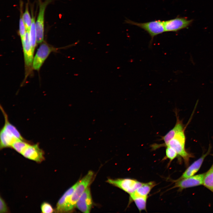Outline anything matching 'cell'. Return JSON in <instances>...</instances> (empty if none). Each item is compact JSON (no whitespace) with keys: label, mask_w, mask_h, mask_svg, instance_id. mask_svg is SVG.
I'll return each mask as SVG.
<instances>
[{"label":"cell","mask_w":213,"mask_h":213,"mask_svg":"<svg viewBox=\"0 0 213 213\" xmlns=\"http://www.w3.org/2000/svg\"><path fill=\"white\" fill-rule=\"evenodd\" d=\"M0 108L5 121L4 125L0 132V147L1 149L11 147L16 141L24 139L16 128L10 122L7 115L1 105Z\"/></svg>","instance_id":"cell-1"},{"label":"cell","mask_w":213,"mask_h":213,"mask_svg":"<svg viewBox=\"0 0 213 213\" xmlns=\"http://www.w3.org/2000/svg\"><path fill=\"white\" fill-rule=\"evenodd\" d=\"M93 175V172L90 170L79 181L65 206L64 212L71 211L75 208L79 198L86 188L89 186Z\"/></svg>","instance_id":"cell-2"},{"label":"cell","mask_w":213,"mask_h":213,"mask_svg":"<svg viewBox=\"0 0 213 213\" xmlns=\"http://www.w3.org/2000/svg\"><path fill=\"white\" fill-rule=\"evenodd\" d=\"M185 129L176 133L166 146H169L174 149L178 154L183 159L185 165L187 166L190 158L193 156L185 149Z\"/></svg>","instance_id":"cell-3"},{"label":"cell","mask_w":213,"mask_h":213,"mask_svg":"<svg viewBox=\"0 0 213 213\" xmlns=\"http://www.w3.org/2000/svg\"><path fill=\"white\" fill-rule=\"evenodd\" d=\"M125 22L126 23L137 26L143 29L151 36L152 41L155 36L165 32L164 21L159 20L144 23H139L127 19L125 20Z\"/></svg>","instance_id":"cell-4"},{"label":"cell","mask_w":213,"mask_h":213,"mask_svg":"<svg viewBox=\"0 0 213 213\" xmlns=\"http://www.w3.org/2000/svg\"><path fill=\"white\" fill-rule=\"evenodd\" d=\"M106 182L117 187L129 195L134 192L143 183L136 180L130 178H109Z\"/></svg>","instance_id":"cell-5"},{"label":"cell","mask_w":213,"mask_h":213,"mask_svg":"<svg viewBox=\"0 0 213 213\" xmlns=\"http://www.w3.org/2000/svg\"><path fill=\"white\" fill-rule=\"evenodd\" d=\"M52 1V0H45L39 4V12L35 23L37 43H42L44 39L45 11L47 6Z\"/></svg>","instance_id":"cell-6"},{"label":"cell","mask_w":213,"mask_h":213,"mask_svg":"<svg viewBox=\"0 0 213 213\" xmlns=\"http://www.w3.org/2000/svg\"><path fill=\"white\" fill-rule=\"evenodd\" d=\"M56 50L46 43H42L37 51L33 62V68L38 70L50 53Z\"/></svg>","instance_id":"cell-7"},{"label":"cell","mask_w":213,"mask_h":213,"mask_svg":"<svg viewBox=\"0 0 213 213\" xmlns=\"http://www.w3.org/2000/svg\"><path fill=\"white\" fill-rule=\"evenodd\" d=\"M205 173H203L180 180L175 181L172 188H178L180 191L186 188L203 185Z\"/></svg>","instance_id":"cell-8"},{"label":"cell","mask_w":213,"mask_h":213,"mask_svg":"<svg viewBox=\"0 0 213 213\" xmlns=\"http://www.w3.org/2000/svg\"><path fill=\"white\" fill-rule=\"evenodd\" d=\"M193 22L192 20H188L185 17H177L176 18L164 21L165 32L178 31L187 28Z\"/></svg>","instance_id":"cell-9"},{"label":"cell","mask_w":213,"mask_h":213,"mask_svg":"<svg viewBox=\"0 0 213 213\" xmlns=\"http://www.w3.org/2000/svg\"><path fill=\"white\" fill-rule=\"evenodd\" d=\"M21 154L26 158L38 162H41L44 159L43 152L38 144L29 143Z\"/></svg>","instance_id":"cell-10"},{"label":"cell","mask_w":213,"mask_h":213,"mask_svg":"<svg viewBox=\"0 0 213 213\" xmlns=\"http://www.w3.org/2000/svg\"><path fill=\"white\" fill-rule=\"evenodd\" d=\"M92 204V199L88 186L79 198L76 203V206L81 212L88 213L90 212Z\"/></svg>","instance_id":"cell-11"},{"label":"cell","mask_w":213,"mask_h":213,"mask_svg":"<svg viewBox=\"0 0 213 213\" xmlns=\"http://www.w3.org/2000/svg\"><path fill=\"white\" fill-rule=\"evenodd\" d=\"M22 43L25 67L26 70H28L32 66L34 53L30 44L29 31L26 30L25 39Z\"/></svg>","instance_id":"cell-12"},{"label":"cell","mask_w":213,"mask_h":213,"mask_svg":"<svg viewBox=\"0 0 213 213\" xmlns=\"http://www.w3.org/2000/svg\"><path fill=\"white\" fill-rule=\"evenodd\" d=\"M211 149V146L209 145L208 150L206 153L203 154L189 166L178 180L184 179L194 175L200 169L205 158L209 154Z\"/></svg>","instance_id":"cell-13"},{"label":"cell","mask_w":213,"mask_h":213,"mask_svg":"<svg viewBox=\"0 0 213 213\" xmlns=\"http://www.w3.org/2000/svg\"><path fill=\"white\" fill-rule=\"evenodd\" d=\"M177 120L174 127L170 130L165 135L162 137L161 140H163L164 143L163 144L159 145L162 146H166L169 141L172 139L176 133L185 129L183 121L179 119L177 113L176 112Z\"/></svg>","instance_id":"cell-14"},{"label":"cell","mask_w":213,"mask_h":213,"mask_svg":"<svg viewBox=\"0 0 213 213\" xmlns=\"http://www.w3.org/2000/svg\"><path fill=\"white\" fill-rule=\"evenodd\" d=\"M79 181L69 188L58 201L54 210L55 212H63L64 209L71 195L73 192Z\"/></svg>","instance_id":"cell-15"},{"label":"cell","mask_w":213,"mask_h":213,"mask_svg":"<svg viewBox=\"0 0 213 213\" xmlns=\"http://www.w3.org/2000/svg\"><path fill=\"white\" fill-rule=\"evenodd\" d=\"M154 181H151L146 183H143L130 196H147L151 189L156 185Z\"/></svg>","instance_id":"cell-16"},{"label":"cell","mask_w":213,"mask_h":213,"mask_svg":"<svg viewBox=\"0 0 213 213\" xmlns=\"http://www.w3.org/2000/svg\"><path fill=\"white\" fill-rule=\"evenodd\" d=\"M148 196H130L129 202L133 201L140 212L146 211V204Z\"/></svg>","instance_id":"cell-17"},{"label":"cell","mask_w":213,"mask_h":213,"mask_svg":"<svg viewBox=\"0 0 213 213\" xmlns=\"http://www.w3.org/2000/svg\"><path fill=\"white\" fill-rule=\"evenodd\" d=\"M212 155L213 156V154ZM203 185L213 192V163L209 169L205 173Z\"/></svg>","instance_id":"cell-18"},{"label":"cell","mask_w":213,"mask_h":213,"mask_svg":"<svg viewBox=\"0 0 213 213\" xmlns=\"http://www.w3.org/2000/svg\"><path fill=\"white\" fill-rule=\"evenodd\" d=\"M32 23L29 31L30 43L32 51L34 52L37 43L36 33L35 28V19L33 14H32Z\"/></svg>","instance_id":"cell-19"},{"label":"cell","mask_w":213,"mask_h":213,"mask_svg":"<svg viewBox=\"0 0 213 213\" xmlns=\"http://www.w3.org/2000/svg\"><path fill=\"white\" fill-rule=\"evenodd\" d=\"M22 18L26 30L30 31L32 23V18L29 11L28 4H26L25 11L22 14Z\"/></svg>","instance_id":"cell-20"},{"label":"cell","mask_w":213,"mask_h":213,"mask_svg":"<svg viewBox=\"0 0 213 213\" xmlns=\"http://www.w3.org/2000/svg\"><path fill=\"white\" fill-rule=\"evenodd\" d=\"M29 143L25 140H19L13 143L11 147L21 154Z\"/></svg>","instance_id":"cell-21"},{"label":"cell","mask_w":213,"mask_h":213,"mask_svg":"<svg viewBox=\"0 0 213 213\" xmlns=\"http://www.w3.org/2000/svg\"><path fill=\"white\" fill-rule=\"evenodd\" d=\"M166 155L165 159H168L170 163L172 160L175 159L178 155L175 151L171 147L169 146H166Z\"/></svg>","instance_id":"cell-22"},{"label":"cell","mask_w":213,"mask_h":213,"mask_svg":"<svg viewBox=\"0 0 213 213\" xmlns=\"http://www.w3.org/2000/svg\"><path fill=\"white\" fill-rule=\"evenodd\" d=\"M26 32V30L22 20V12L21 14H20L19 22V33L22 42L25 39Z\"/></svg>","instance_id":"cell-23"},{"label":"cell","mask_w":213,"mask_h":213,"mask_svg":"<svg viewBox=\"0 0 213 213\" xmlns=\"http://www.w3.org/2000/svg\"><path fill=\"white\" fill-rule=\"evenodd\" d=\"M42 212L43 213H50L53 212L54 211L51 205L47 202H44L41 206Z\"/></svg>","instance_id":"cell-24"},{"label":"cell","mask_w":213,"mask_h":213,"mask_svg":"<svg viewBox=\"0 0 213 213\" xmlns=\"http://www.w3.org/2000/svg\"><path fill=\"white\" fill-rule=\"evenodd\" d=\"M8 212V209L6 204L4 200L1 197L0 198V213Z\"/></svg>","instance_id":"cell-25"}]
</instances>
